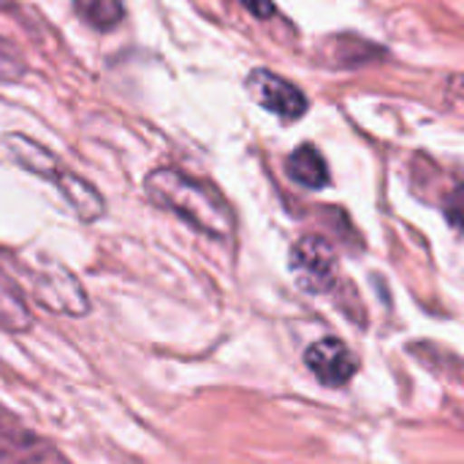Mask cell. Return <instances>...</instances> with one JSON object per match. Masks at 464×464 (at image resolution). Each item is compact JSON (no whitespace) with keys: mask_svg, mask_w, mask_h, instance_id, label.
Here are the masks:
<instances>
[{"mask_svg":"<svg viewBox=\"0 0 464 464\" xmlns=\"http://www.w3.org/2000/svg\"><path fill=\"white\" fill-rule=\"evenodd\" d=\"M0 464H68L46 440L0 413Z\"/></svg>","mask_w":464,"mask_h":464,"instance_id":"cell-5","label":"cell"},{"mask_svg":"<svg viewBox=\"0 0 464 464\" xmlns=\"http://www.w3.org/2000/svg\"><path fill=\"white\" fill-rule=\"evenodd\" d=\"M144 190L152 204L212 239H228L234 234V212L209 182L193 179L179 169H155L147 174Z\"/></svg>","mask_w":464,"mask_h":464,"instance_id":"cell-1","label":"cell"},{"mask_svg":"<svg viewBox=\"0 0 464 464\" xmlns=\"http://www.w3.org/2000/svg\"><path fill=\"white\" fill-rule=\"evenodd\" d=\"M288 177L302 185V188H310V190H321L329 185V166H326V158L321 155V150H315L313 144H302L299 150H294L288 155Z\"/></svg>","mask_w":464,"mask_h":464,"instance_id":"cell-9","label":"cell"},{"mask_svg":"<svg viewBox=\"0 0 464 464\" xmlns=\"http://www.w3.org/2000/svg\"><path fill=\"white\" fill-rule=\"evenodd\" d=\"M247 92L258 106L277 114L280 120H299L307 114V95L294 82L266 68H256L247 76Z\"/></svg>","mask_w":464,"mask_h":464,"instance_id":"cell-3","label":"cell"},{"mask_svg":"<svg viewBox=\"0 0 464 464\" xmlns=\"http://www.w3.org/2000/svg\"><path fill=\"white\" fill-rule=\"evenodd\" d=\"M52 185L65 196V201L71 204V209L82 220L92 223V220H98L106 212V204H103V196L98 193V188L90 185L87 179H82L79 174H73L71 169H63V174Z\"/></svg>","mask_w":464,"mask_h":464,"instance_id":"cell-8","label":"cell"},{"mask_svg":"<svg viewBox=\"0 0 464 464\" xmlns=\"http://www.w3.org/2000/svg\"><path fill=\"white\" fill-rule=\"evenodd\" d=\"M304 364L324 386H332V389L345 386L359 370L351 348L343 340H334V337L313 343L307 348V353H304Z\"/></svg>","mask_w":464,"mask_h":464,"instance_id":"cell-4","label":"cell"},{"mask_svg":"<svg viewBox=\"0 0 464 464\" xmlns=\"http://www.w3.org/2000/svg\"><path fill=\"white\" fill-rule=\"evenodd\" d=\"M35 299L49 307L52 313H60V315H87L90 310V299L84 296L82 285L68 275V272H60L57 277H46V280H38L35 283Z\"/></svg>","mask_w":464,"mask_h":464,"instance_id":"cell-6","label":"cell"},{"mask_svg":"<svg viewBox=\"0 0 464 464\" xmlns=\"http://www.w3.org/2000/svg\"><path fill=\"white\" fill-rule=\"evenodd\" d=\"M73 8L95 30H111L125 16L122 0H73Z\"/></svg>","mask_w":464,"mask_h":464,"instance_id":"cell-11","label":"cell"},{"mask_svg":"<svg viewBox=\"0 0 464 464\" xmlns=\"http://www.w3.org/2000/svg\"><path fill=\"white\" fill-rule=\"evenodd\" d=\"M253 16H258V19H269L272 14H275V3L272 0H239Z\"/></svg>","mask_w":464,"mask_h":464,"instance_id":"cell-14","label":"cell"},{"mask_svg":"<svg viewBox=\"0 0 464 464\" xmlns=\"http://www.w3.org/2000/svg\"><path fill=\"white\" fill-rule=\"evenodd\" d=\"M22 76H24L22 54L5 38H0V82L8 84V82H19Z\"/></svg>","mask_w":464,"mask_h":464,"instance_id":"cell-12","label":"cell"},{"mask_svg":"<svg viewBox=\"0 0 464 464\" xmlns=\"http://www.w3.org/2000/svg\"><path fill=\"white\" fill-rule=\"evenodd\" d=\"M446 218L459 234H464V185L454 188L451 196L446 198Z\"/></svg>","mask_w":464,"mask_h":464,"instance_id":"cell-13","label":"cell"},{"mask_svg":"<svg viewBox=\"0 0 464 464\" xmlns=\"http://www.w3.org/2000/svg\"><path fill=\"white\" fill-rule=\"evenodd\" d=\"M0 329L11 334H24L33 329V313L27 310L24 299L16 294L14 283L0 275Z\"/></svg>","mask_w":464,"mask_h":464,"instance_id":"cell-10","label":"cell"},{"mask_svg":"<svg viewBox=\"0 0 464 464\" xmlns=\"http://www.w3.org/2000/svg\"><path fill=\"white\" fill-rule=\"evenodd\" d=\"M291 272L304 291L324 294L334 283V272H337V253L332 242L315 234L302 237L291 247Z\"/></svg>","mask_w":464,"mask_h":464,"instance_id":"cell-2","label":"cell"},{"mask_svg":"<svg viewBox=\"0 0 464 464\" xmlns=\"http://www.w3.org/2000/svg\"><path fill=\"white\" fill-rule=\"evenodd\" d=\"M3 144H5V150H8V155H11L22 169H27V171L35 174V177H44V179H49V182H54V179L60 177V171L65 169V166L57 160L54 152H49L46 147H41V144L33 141L30 136L5 133Z\"/></svg>","mask_w":464,"mask_h":464,"instance_id":"cell-7","label":"cell"}]
</instances>
